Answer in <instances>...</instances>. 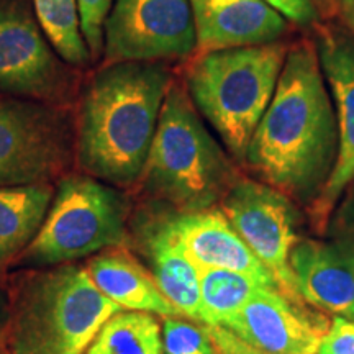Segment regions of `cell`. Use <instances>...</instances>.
I'll list each match as a JSON object with an SVG mask.
<instances>
[{"mask_svg":"<svg viewBox=\"0 0 354 354\" xmlns=\"http://www.w3.org/2000/svg\"><path fill=\"white\" fill-rule=\"evenodd\" d=\"M35 17L44 37L59 57L71 66H87L92 61L81 30L77 0H33Z\"/></svg>","mask_w":354,"mask_h":354,"instance_id":"ffe728a7","label":"cell"},{"mask_svg":"<svg viewBox=\"0 0 354 354\" xmlns=\"http://www.w3.org/2000/svg\"><path fill=\"white\" fill-rule=\"evenodd\" d=\"M282 43L202 53L185 74L192 104L228 151L245 162L251 136L271 104L287 56Z\"/></svg>","mask_w":354,"mask_h":354,"instance_id":"277c9868","label":"cell"},{"mask_svg":"<svg viewBox=\"0 0 354 354\" xmlns=\"http://www.w3.org/2000/svg\"><path fill=\"white\" fill-rule=\"evenodd\" d=\"M171 84L169 71L156 63H112L95 73L79 117L82 169L113 187L138 183Z\"/></svg>","mask_w":354,"mask_h":354,"instance_id":"7a4b0ae2","label":"cell"},{"mask_svg":"<svg viewBox=\"0 0 354 354\" xmlns=\"http://www.w3.org/2000/svg\"><path fill=\"white\" fill-rule=\"evenodd\" d=\"M269 7L281 13L284 19L299 25H312L317 21L318 13L312 0H263Z\"/></svg>","mask_w":354,"mask_h":354,"instance_id":"484cf974","label":"cell"},{"mask_svg":"<svg viewBox=\"0 0 354 354\" xmlns=\"http://www.w3.org/2000/svg\"><path fill=\"white\" fill-rule=\"evenodd\" d=\"M338 153V123L317 48L287 51L271 104L251 136L245 162L264 184L297 202L320 196Z\"/></svg>","mask_w":354,"mask_h":354,"instance_id":"6da1fadb","label":"cell"},{"mask_svg":"<svg viewBox=\"0 0 354 354\" xmlns=\"http://www.w3.org/2000/svg\"><path fill=\"white\" fill-rule=\"evenodd\" d=\"M220 210L272 274L279 290L304 304L289 266L292 248L300 241L299 214L290 198L271 185L238 177L220 202Z\"/></svg>","mask_w":354,"mask_h":354,"instance_id":"9c48e42d","label":"cell"},{"mask_svg":"<svg viewBox=\"0 0 354 354\" xmlns=\"http://www.w3.org/2000/svg\"><path fill=\"white\" fill-rule=\"evenodd\" d=\"M317 53L338 123V153L333 171L320 196L310 205L315 227L325 230L335 207L354 185V37L325 32Z\"/></svg>","mask_w":354,"mask_h":354,"instance_id":"4fadbf2b","label":"cell"},{"mask_svg":"<svg viewBox=\"0 0 354 354\" xmlns=\"http://www.w3.org/2000/svg\"><path fill=\"white\" fill-rule=\"evenodd\" d=\"M141 238L159 289L184 317L203 325L201 271L151 218L141 220Z\"/></svg>","mask_w":354,"mask_h":354,"instance_id":"e0dca14e","label":"cell"},{"mask_svg":"<svg viewBox=\"0 0 354 354\" xmlns=\"http://www.w3.org/2000/svg\"><path fill=\"white\" fill-rule=\"evenodd\" d=\"M326 232L330 243H333L354 269V185L346 190L342 205L331 214Z\"/></svg>","mask_w":354,"mask_h":354,"instance_id":"603a6c76","label":"cell"},{"mask_svg":"<svg viewBox=\"0 0 354 354\" xmlns=\"http://www.w3.org/2000/svg\"><path fill=\"white\" fill-rule=\"evenodd\" d=\"M149 218L198 271L227 269L243 272L256 279L263 287L279 290L272 274L234 232L221 210L177 212L171 209Z\"/></svg>","mask_w":354,"mask_h":354,"instance_id":"7c38bea8","label":"cell"},{"mask_svg":"<svg viewBox=\"0 0 354 354\" xmlns=\"http://www.w3.org/2000/svg\"><path fill=\"white\" fill-rule=\"evenodd\" d=\"M330 322L277 289L259 287L221 325L263 354H317Z\"/></svg>","mask_w":354,"mask_h":354,"instance_id":"8fae6325","label":"cell"},{"mask_svg":"<svg viewBox=\"0 0 354 354\" xmlns=\"http://www.w3.org/2000/svg\"><path fill=\"white\" fill-rule=\"evenodd\" d=\"M196 48L189 0H113L104 25L109 64L184 59Z\"/></svg>","mask_w":354,"mask_h":354,"instance_id":"ba28073f","label":"cell"},{"mask_svg":"<svg viewBox=\"0 0 354 354\" xmlns=\"http://www.w3.org/2000/svg\"><path fill=\"white\" fill-rule=\"evenodd\" d=\"M84 354H162L161 326L151 313L122 310L105 322Z\"/></svg>","mask_w":354,"mask_h":354,"instance_id":"d6986e66","label":"cell"},{"mask_svg":"<svg viewBox=\"0 0 354 354\" xmlns=\"http://www.w3.org/2000/svg\"><path fill=\"white\" fill-rule=\"evenodd\" d=\"M201 53L276 43L286 19L263 0H189Z\"/></svg>","mask_w":354,"mask_h":354,"instance_id":"5bb4252c","label":"cell"},{"mask_svg":"<svg viewBox=\"0 0 354 354\" xmlns=\"http://www.w3.org/2000/svg\"><path fill=\"white\" fill-rule=\"evenodd\" d=\"M317 354H354V320L335 317L318 344Z\"/></svg>","mask_w":354,"mask_h":354,"instance_id":"d4e9b609","label":"cell"},{"mask_svg":"<svg viewBox=\"0 0 354 354\" xmlns=\"http://www.w3.org/2000/svg\"><path fill=\"white\" fill-rule=\"evenodd\" d=\"M339 13L354 32V0H339Z\"/></svg>","mask_w":354,"mask_h":354,"instance_id":"4316f807","label":"cell"},{"mask_svg":"<svg viewBox=\"0 0 354 354\" xmlns=\"http://www.w3.org/2000/svg\"><path fill=\"white\" fill-rule=\"evenodd\" d=\"M71 153L68 113L50 102L0 95V187L48 184Z\"/></svg>","mask_w":354,"mask_h":354,"instance_id":"52a82bcc","label":"cell"},{"mask_svg":"<svg viewBox=\"0 0 354 354\" xmlns=\"http://www.w3.org/2000/svg\"><path fill=\"white\" fill-rule=\"evenodd\" d=\"M53 197L50 184L0 187V268L33 241Z\"/></svg>","mask_w":354,"mask_h":354,"instance_id":"ac0fdd59","label":"cell"},{"mask_svg":"<svg viewBox=\"0 0 354 354\" xmlns=\"http://www.w3.org/2000/svg\"><path fill=\"white\" fill-rule=\"evenodd\" d=\"M289 266L305 302L354 320V269L333 243L300 240L292 248Z\"/></svg>","mask_w":354,"mask_h":354,"instance_id":"9a60e30c","label":"cell"},{"mask_svg":"<svg viewBox=\"0 0 354 354\" xmlns=\"http://www.w3.org/2000/svg\"><path fill=\"white\" fill-rule=\"evenodd\" d=\"M122 308L105 297L87 269L66 264L38 274L20 292L12 320V354H84Z\"/></svg>","mask_w":354,"mask_h":354,"instance_id":"5b68a950","label":"cell"},{"mask_svg":"<svg viewBox=\"0 0 354 354\" xmlns=\"http://www.w3.org/2000/svg\"><path fill=\"white\" fill-rule=\"evenodd\" d=\"M86 269L97 289L122 310L161 317L183 315L166 299L153 274L125 251L100 253L91 259Z\"/></svg>","mask_w":354,"mask_h":354,"instance_id":"2e32d148","label":"cell"},{"mask_svg":"<svg viewBox=\"0 0 354 354\" xmlns=\"http://www.w3.org/2000/svg\"><path fill=\"white\" fill-rule=\"evenodd\" d=\"M128 201L91 176L59 183L41 228L20 254L25 266L71 263L127 241Z\"/></svg>","mask_w":354,"mask_h":354,"instance_id":"8992f818","label":"cell"},{"mask_svg":"<svg viewBox=\"0 0 354 354\" xmlns=\"http://www.w3.org/2000/svg\"><path fill=\"white\" fill-rule=\"evenodd\" d=\"M73 74L44 37L26 0H0V95L56 102Z\"/></svg>","mask_w":354,"mask_h":354,"instance_id":"30bf717a","label":"cell"},{"mask_svg":"<svg viewBox=\"0 0 354 354\" xmlns=\"http://www.w3.org/2000/svg\"><path fill=\"white\" fill-rule=\"evenodd\" d=\"M161 336L162 354H218L209 330L196 322L166 317Z\"/></svg>","mask_w":354,"mask_h":354,"instance_id":"7402d4cb","label":"cell"},{"mask_svg":"<svg viewBox=\"0 0 354 354\" xmlns=\"http://www.w3.org/2000/svg\"><path fill=\"white\" fill-rule=\"evenodd\" d=\"M113 0H77L81 30L92 59L104 53V25Z\"/></svg>","mask_w":354,"mask_h":354,"instance_id":"cb8c5ba5","label":"cell"},{"mask_svg":"<svg viewBox=\"0 0 354 354\" xmlns=\"http://www.w3.org/2000/svg\"><path fill=\"white\" fill-rule=\"evenodd\" d=\"M141 179L153 197L177 212L215 209L238 179L179 84H171L162 102Z\"/></svg>","mask_w":354,"mask_h":354,"instance_id":"3957f363","label":"cell"},{"mask_svg":"<svg viewBox=\"0 0 354 354\" xmlns=\"http://www.w3.org/2000/svg\"><path fill=\"white\" fill-rule=\"evenodd\" d=\"M263 287L253 277L227 269H202L201 299L203 326H221L240 312L256 290Z\"/></svg>","mask_w":354,"mask_h":354,"instance_id":"44dd1931","label":"cell"}]
</instances>
